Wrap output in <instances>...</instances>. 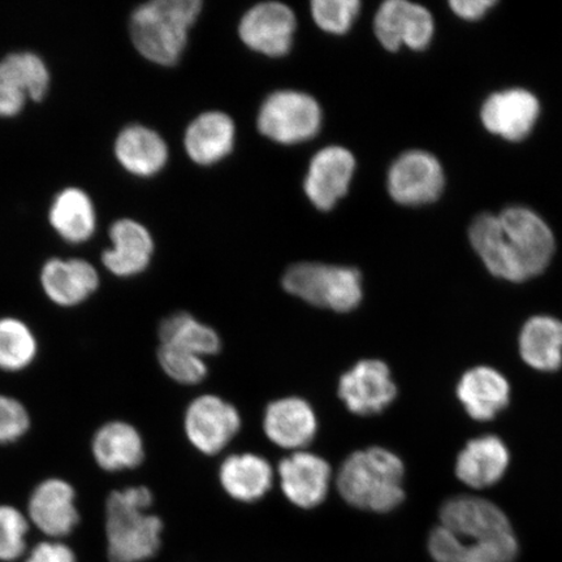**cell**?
<instances>
[{
    "instance_id": "6da1fadb",
    "label": "cell",
    "mask_w": 562,
    "mask_h": 562,
    "mask_svg": "<svg viewBox=\"0 0 562 562\" xmlns=\"http://www.w3.org/2000/svg\"><path fill=\"white\" fill-rule=\"evenodd\" d=\"M469 237L492 276L515 283L540 276L554 251L550 227L524 207L505 210L498 216H477Z\"/></svg>"
},
{
    "instance_id": "7a4b0ae2",
    "label": "cell",
    "mask_w": 562,
    "mask_h": 562,
    "mask_svg": "<svg viewBox=\"0 0 562 562\" xmlns=\"http://www.w3.org/2000/svg\"><path fill=\"white\" fill-rule=\"evenodd\" d=\"M404 462L385 448L351 453L337 473V490L351 507L389 513L403 504Z\"/></svg>"
},
{
    "instance_id": "3957f363",
    "label": "cell",
    "mask_w": 562,
    "mask_h": 562,
    "mask_svg": "<svg viewBox=\"0 0 562 562\" xmlns=\"http://www.w3.org/2000/svg\"><path fill=\"white\" fill-rule=\"evenodd\" d=\"M153 494L146 487L114 491L105 503L110 562H143L156 557L164 524L149 515Z\"/></svg>"
},
{
    "instance_id": "277c9868",
    "label": "cell",
    "mask_w": 562,
    "mask_h": 562,
    "mask_svg": "<svg viewBox=\"0 0 562 562\" xmlns=\"http://www.w3.org/2000/svg\"><path fill=\"white\" fill-rule=\"evenodd\" d=\"M202 10L200 0H154L137 7L130 23L137 52L156 65L175 66Z\"/></svg>"
},
{
    "instance_id": "5b68a950",
    "label": "cell",
    "mask_w": 562,
    "mask_h": 562,
    "mask_svg": "<svg viewBox=\"0 0 562 562\" xmlns=\"http://www.w3.org/2000/svg\"><path fill=\"white\" fill-rule=\"evenodd\" d=\"M283 286L292 296L336 313L353 312L363 299L362 277L353 267L293 265L285 272Z\"/></svg>"
},
{
    "instance_id": "8992f818",
    "label": "cell",
    "mask_w": 562,
    "mask_h": 562,
    "mask_svg": "<svg viewBox=\"0 0 562 562\" xmlns=\"http://www.w3.org/2000/svg\"><path fill=\"white\" fill-rule=\"evenodd\" d=\"M258 130L278 144L296 145L312 139L322 126V110L313 97L283 90L263 102L258 115Z\"/></svg>"
},
{
    "instance_id": "52a82bcc",
    "label": "cell",
    "mask_w": 562,
    "mask_h": 562,
    "mask_svg": "<svg viewBox=\"0 0 562 562\" xmlns=\"http://www.w3.org/2000/svg\"><path fill=\"white\" fill-rule=\"evenodd\" d=\"M440 521L469 546L488 543L515 533L508 517L497 505L473 496L449 498L440 509Z\"/></svg>"
},
{
    "instance_id": "ba28073f",
    "label": "cell",
    "mask_w": 562,
    "mask_h": 562,
    "mask_svg": "<svg viewBox=\"0 0 562 562\" xmlns=\"http://www.w3.org/2000/svg\"><path fill=\"white\" fill-rule=\"evenodd\" d=\"M386 186L400 205H427L437 201L445 189V172L431 154L407 151L390 168Z\"/></svg>"
},
{
    "instance_id": "9c48e42d",
    "label": "cell",
    "mask_w": 562,
    "mask_h": 562,
    "mask_svg": "<svg viewBox=\"0 0 562 562\" xmlns=\"http://www.w3.org/2000/svg\"><path fill=\"white\" fill-rule=\"evenodd\" d=\"M396 396V383L383 361H360L340 378L339 397L357 416H375L395 402Z\"/></svg>"
},
{
    "instance_id": "30bf717a",
    "label": "cell",
    "mask_w": 562,
    "mask_h": 562,
    "mask_svg": "<svg viewBox=\"0 0 562 562\" xmlns=\"http://www.w3.org/2000/svg\"><path fill=\"white\" fill-rule=\"evenodd\" d=\"M184 426L189 441L200 452L216 454L240 431L241 418L234 405L205 395L188 406Z\"/></svg>"
},
{
    "instance_id": "8fae6325",
    "label": "cell",
    "mask_w": 562,
    "mask_h": 562,
    "mask_svg": "<svg viewBox=\"0 0 562 562\" xmlns=\"http://www.w3.org/2000/svg\"><path fill=\"white\" fill-rule=\"evenodd\" d=\"M296 16L290 7L266 2L245 13L238 33L252 52L280 58L291 52Z\"/></svg>"
},
{
    "instance_id": "7c38bea8",
    "label": "cell",
    "mask_w": 562,
    "mask_h": 562,
    "mask_svg": "<svg viewBox=\"0 0 562 562\" xmlns=\"http://www.w3.org/2000/svg\"><path fill=\"white\" fill-rule=\"evenodd\" d=\"M376 38L386 50L398 52L403 45L424 50L434 35V20L425 7L406 0H389L378 10Z\"/></svg>"
},
{
    "instance_id": "4fadbf2b",
    "label": "cell",
    "mask_w": 562,
    "mask_h": 562,
    "mask_svg": "<svg viewBox=\"0 0 562 562\" xmlns=\"http://www.w3.org/2000/svg\"><path fill=\"white\" fill-rule=\"evenodd\" d=\"M355 170L353 154L341 146H328L316 153L304 182L307 199L321 211L334 209L348 193Z\"/></svg>"
},
{
    "instance_id": "5bb4252c",
    "label": "cell",
    "mask_w": 562,
    "mask_h": 562,
    "mask_svg": "<svg viewBox=\"0 0 562 562\" xmlns=\"http://www.w3.org/2000/svg\"><path fill=\"white\" fill-rule=\"evenodd\" d=\"M281 490L296 507L313 509L326 501L331 467L322 457L308 452H296L280 462Z\"/></svg>"
},
{
    "instance_id": "9a60e30c",
    "label": "cell",
    "mask_w": 562,
    "mask_h": 562,
    "mask_svg": "<svg viewBox=\"0 0 562 562\" xmlns=\"http://www.w3.org/2000/svg\"><path fill=\"white\" fill-rule=\"evenodd\" d=\"M32 522L47 537L69 536L80 521L76 492L66 481L52 477L38 484L27 504Z\"/></svg>"
},
{
    "instance_id": "2e32d148",
    "label": "cell",
    "mask_w": 562,
    "mask_h": 562,
    "mask_svg": "<svg viewBox=\"0 0 562 562\" xmlns=\"http://www.w3.org/2000/svg\"><path fill=\"white\" fill-rule=\"evenodd\" d=\"M539 111L536 95L522 89H512L488 98L482 108V122L496 136L521 140L530 135Z\"/></svg>"
},
{
    "instance_id": "e0dca14e",
    "label": "cell",
    "mask_w": 562,
    "mask_h": 562,
    "mask_svg": "<svg viewBox=\"0 0 562 562\" xmlns=\"http://www.w3.org/2000/svg\"><path fill=\"white\" fill-rule=\"evenodd\" d=\"M41 284L54 304L72 307L82 304L98 290L100 276L94 266L83 259L54 258L42 269Z\"/></svg>"
},
{
    "instance_id": "ac0fdd59",
    "label": "cell",
    "mask_w": 562,
    "mask_h": 562,
    "mask_svg": "<svg viewBox=\"0 0 562 562\" xmlns=\"http://www.w3.org/2000/svg\"><path fill=\"white\" fill-rule=\"evenodd\" d=\"M112 248L103 251L102 262L119 278L136 277L150 265L154 241L150 232L143 224L121 220L110 228Z\"/></svg>"
},
{
    "instance_id": "d6986e66",
    "label": "cell",
    "mask_w": 562,
    "mask_h": 562,
    "mask_svg": "<svg viewBox=\"0 0 562 562\" xmlns=\"http://www.w3.org/2000/svg\"><path fill=\"white\" fill-rule=\"evenodd\" d=\"M507 446L495 435L470 440L456 462V475L467 486L483 490L494 486L509 468Z\"/></svg>"
},
{
    "instance_id": "ffe728a7",
    "label": "cell",
    "mask_w": 562,
    "mask_h": 562,
    "mask_svg": "<svg viewBox=\"0 0 562 562\" xmlns=\"http://www.w3.org/2000/svg\"><path fill=\"white\" fill-rule=\"evenodd\" d=\"M263 428L267 438L277 446L300 449L311 445L318 422L312 405L304 398L285 397L267 406Z\"/></svg>"
},
{
    "instance_id": "44dd1931",
    "label": "cell",
    "mask_w": 562,
    "mask_h": 562,
    "mask_svg": "<svg viewBox=\"0 0 562 562\" xmlns=\"http://www.w3.org/2000/svg\"><path fill=\"white\" fill-rule=\"evenodd\" d=\"M463 409L480 422L494 419L510 402V385L501 372L488 367L470 369L457 385Z\"/></svg>"
},
{
    "instance_id": "7402d4cb",
    "label": "cell",
    "mask_w": 562,
    "mask_h": 562,
    "mask_svg": "<svg viewBox=\"0 0 562 562\" xmlns=\"http://www.w3.org/2000/svg\"><path fill=\"white\" fill-rule=\"evenodd\" d=\"M115 157L125 171L138 178H151L164 170L168 147L156 131L144 125H130L119 133Z\"/></svg>"
},
{
    "instance_id": "603a6c76",
    "label": "cell",
    "mask_w": 562,
    "mask_h": 562,
    "mask_svg": "<svg viewBox=\"0 0 562 562\" xmlns=\"http://www.w3.org/2000/svg\"><path fill=\"white\" fill-rule=\"evenodd\" d=\"M184 145L194 164L213 166L234 149L235 124L223 112H206L188 126Z\"/></svg>"
},
{
    "instance_id": "cb8c5ba5",
    "label": "cell",
    "mask_w": 562,
    "mask_h": 562,
    "mask_svg": "<svg viewBox=\"0 0 562 562\" xmlns=\"http://www.w3.org/2000/svg\"><path fill=\"white\" fill-rule=\"evenodd\" d=\"M91 449L98 465L111 473L136 469L145 459L144 441L139 432L121 420L103 425L95 432Z\"/></svg>"
},
{
    "instance_id": "d4e9b609",
    "label": "cell",
    "mask_w": 562,
    "mask_h": 562,
    "mask_svg": "<svg viewBox=\"0 0 562 562\" xmlns=\"http://www.w3.org/2000/svg\"><path fill=\"white\" fill-rule=\"evenodd\" d=\"M221 484L227 494L241 503H255L271 490L273 473L263 457L244 453L229 456L222 463Z\"/></svg>"
},
{
    "instance_id": "484cf974",
    "label": "cell",
    "mask_w": 562,
    "mask_h": 562,
    "mask_svg": "<svg viewBox=\"0 0 562 562\" xmlns=\"http://www.w3.org/2000/svg\"><path fill=\"white\" fill-rule=\"evenodd\" d=\"M519 353L532 369L558 371L562 367V322L548 315L532 316L519 334Z\"/></svg>"
},
{
    "instance_id": "4316f807",
    "label": "cell",
    "mask_w": 562,
    "mask_h": 562,
    "mask_svg": "<svg viewBox=\"0 0 562 562\" xmlns=\"http://www.w3.org/2000/svg\"><path fill=\"white\" fill-rule=\"evenodd\" d=\"M48 221L63 240L86 243L97 228L94 203L82 189L67 188L55 196Z\"/></svg>"
},
{
    "instance_id": "83f0119b",
    "label": "cell",
    "mask_w": 562,
    "mask_h": 562,
    "mask_svg": "<svg viewBox=\"0 0 562 562\" xmlns=\"http://www.w3.org/2000/svg\"><path fill=\"white\" fill-rule=\"evenodd\" d=\"M161 346L189 351L200 357L220 353L222 341L215 329L203 325L189 313H176L160 323Z\"/></svg>"
},
{
    "instance_id": "f1b7e54d",
    "label": "cell",
    "mask_w": 562,
    "mask_h": 562,
    "mask_svg": "<svg viewBox=\"0 0 562 562\" xmlns=\"http://www.w3.org/2000/svg\"><path fill=\"white\" fill-rule=\"evenodd\" d=\"M0 81L23 91L27 100L40 102L50 89V70L34 53H13L0 60Z\"/></svg>"
},
{
    "instance_id": "f546056e",
    "label": "cell",
    "mask_w": 562,
    "mask_h": 562,
    "mask_svg": "<svg viewBox=\"0 0 562 562\" xmlns=\"http://www.w3.org/2000/svg\"><path fill=\"white\" fill-rule=\"evenodd\" d=\"M38 344L32 329L16 318L0 319V370L18 372L30 367Z\"/></svg>"
},
{
    "instance_id": "4dcf8cb0",
    "label": "cell",
    "mask_w": 562,
    "mask_h": 562,
    "mask_svg": "<svg viewBox=\"0 0 562 562\" xmlns=\"http://www.w3.org/2000/svg\"><path fill=\"white\" fill-rule=\"evenodd\" d=\"M158 361L166 374L180 384H199L207 375V367L203 358L186 350L160 344Z\"/></svg>"
},
{
    "instance_id": "1f68e13d",
    "label": "cell",
    "mask_w": 562,
    "mask_h": 562,
    "mask_svg": "<svg viewBox=\"0 0 562 562\" xmlns=\"http://www.w3.org/2000/svg\"><path fill=\"white\" fill-rule=\"evenodd\" d=\"M360 11L361 2L358 0H315L312 3L315 24L331 34L348 33Z\"/></svg>"
},
{
    "instance_id": "d6a6232c",
    "label": "cell",
    "mask_w": 562,
    "mask_h": 562,
    "mask_svg": "<svg viewBox=\"0 0 562 562\" xmlns=\"http://www.w3.org/2000/svg\"><path fill=\"white\" fill-rule=\"evenodd\" d=\"M30 530L23 513L10 505H0V561H15L26 550Z\"/></svg>"
},
{
    "instance_id": "836d02e7",
    "label": "cell",
    "mask_w": 562,
    "mask_h": 562,
    "mask_svg": "<svg viewBox=\"0 0 562 562\" xmlns=\"http://www.w3.org/2000/svg\"><path fill=\"white\" fill-rule=\"evenodd\" d=\"M31 418L16 398L0 395V445H10L30 430Z\"/></svg>"
},
{
    "instance_id": "e575fe53",
    "label": "cell",
    "mask_w": 562,
    "mask_h": 562,
    "mask_svg": "<svg viewBox=\"0 0 562 562\" xmlns=\"http://www.w3.org/2000/svg\"><path fill=\"white\" fill-rule=\"evenodd\" d=\"M25 562H76L75 553L66 544L44 542L34 547Z\"/></svg>"
},
{
    "instance_id": "d590c367",
    "label": "cell",
    "mask_w": 562,
    "mask_h": 562,
    "mask_svg": "<svg viewBox=\"0 0 562 562\" xmlns=\"http://www.w3.org/2000/svg\"><path fill=\"white\" fill-rule=\"evenodd\" d=\"M27 97L10 83L0 81V117H13L25 108Z\"/></svg>"
},
{
    "instance_id": "8d00e7d4",
    "label": "cell",
    "mask_w": 562,
    "mask_h": 562,
    "mask_svg": "<svg viewBox=\"0 0 562 562\" xmlns=\"http://www.w3.org/2000/svg\"><path fill=\"white\" fill-rule=\"evenodd\" d=\"M494 4V0H453L449 3L456 15L465 20L481 19Z\"/></svg>"
}]
</instances>
